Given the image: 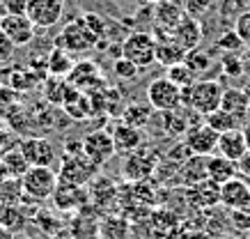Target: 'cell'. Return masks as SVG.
I'll return each instance as SVG.
<instances>
[{"label":"cell","mask_w":250,"mask_h":239,"mask_svg":"<svg viewBox=\"0 0 250 239\" xmlns=\"http://www.w3.org/2000/svg\"><path fill=\"white\" fill-rule=\"evenodd\" d=\"M167 74L166 76L170 78V81H172L174 85H179V87H182V90H186V87H190V85L195 83V71L190 69L188 65H186V62H179V65H172V67H167Z\"/></svg>","instance_id":"36"},{"label":"cell","mask_w":250,"mask_h":239,"mask_svg":"<svg viewBox=\"0 0 250 239\" xmlns=\"http://www.w3.org/2000/svg\"><path fill=\"white\" fill-rule=\"evenodd\" d=\"M190 198L197 205H216V202H220V186L216 182H211V179H205L200 184H193Z\"/></svg>","instance_id":"30"},{"label":"cell","mask_w":250,"mask_h":239,"mask_svg":"<svg viewBox=\"0 0 250 239\" xmlns=\"http://www.w3.org/2000/svg\"><path fill=\"white\" fill-rule=\"evenodd\" d=\"M25 200V191L21 186V179H7L0 186V205H21Z\"/></svg>","instance_id":"37"},{"label":"cell","mask_w":250,"mask_h":239,"mask_svg":"<svg viewBox=\"0 0 250 239\" xmlns=\"http://www.w3.org/2000/svg\"><path fill=\"white\" fill-rule=\"evenodd\" d=\"M7 179H12V177H9V173H7V168H5V163L0 161V186L5 184V182H7Z\"/></svg>","instance_id":"49"},{"label":"cell","mask_w":250,"mask_h":239,"mask_svg":"<svg viewBox=\"0 0 250 239\" xmlns=\"http://www.w3.org/2000/svg\"><path fill=\"white\" fill-rule=\"evenodd\" d=\"M0 239H14V232L7 230V228H2L0 225Z\"/></svg>","instance_id":"51"},{"label":"cell","mask_w":250,"mask_h":239,"mask_svg":"<svg viewBox=\"0 0 250 239\" xmlns=\"http://www.w3.org/2000/svg\"><path fill=\"white\" fill-rule=\"evenodd\" d=\"M64 113H67L71 120H85V117H90L92 115V99H90V94H85L81 92L76 97V99H71L69 104H64Z\"/></svg>","instance_id":"35"},{"label":"cell","mask_w":250,"mask_h":239,"mask_svg":"<svg viewBox=\"0 0 250 239\" xmlns=\"http://www.w3.org/2000/svg\"><path fill=\"white\" fill-rule=\"evenodd\" d=\"M223 87L216 81H195V83L184 90V108L195 110L202 117L218 110L223 101Z\"/></svg>","instance_id":"1"},{"label":"cell","mask_w":250,"mask_h":239,"mask_svg":"<svg viewBox=\"0 0 250 239\" xmlns=\"http://www.w3.org/2000/svg\"><path fill=\"white\" fill-rule=\"evenodd\" d=\"M0 30L5 32L12 44L16 48L19 46H28L32 39H35V23L25 14H9V16H2L0 19Z\"/></svg>","instance_id":"14"},{"label":"cell","mask_w":250,"mask_h":239,"mask_svg":"<svg viewBox=\"0 0 250 239\" xmlns=\"http://www.w3.org/2000/svg\"><path fill=\"white\" fill-rule=\"evenodd\" d=\"M220 110L229 113L232 117H236L241 124L248 122L250 117V104L248 97L243 94V90H236V87H228L223 92V101H220Z\"/></svg>","instance_id":"20"},{"label":"cell","mask_w":250,"mask_h":239,"mask_svg":"<svg viewBox=\"0 0 250 239\" xmlns=\"http://www.w3.org/2000/svg\"><path fill=\"white\" fill-rule=\"evenodd\" d=\"M159 168V154L149 147H140L124 161V177L126 182H147Z\"/></svg>","instance_id":"8"},{"label":"cell","mask_w":250,"mask_h":239,"mask_svg":"<svg viewBox=\"0 0 250 239\" xmlns=\"http://www.w3.org/2000/svg\"><path fill=\"white\" fill-rule=\"evenodd\" d=\"M122 58L131 60L136 67L147 69L156 62V37L149 32H131L122 42Z\"/></svg>","instance_id":"5"},{"label":"cell","mask_w":250,"mask_h":239,"mask_svg":"<svg viewBox=\"0 0 250 239\" xmlns=\"http://www.w3.org/2000/svg\"><path fill=\"white\" fill-rule=\"evenodd\" d=\"M32 221H35V225H37L39 230L44 232L46 237H55V235H58V232H60L62 228H64L60 218H58V216H53L51 212H46V209L37 212Z\"/></svg>","instance_id":"38"},{"label":"cell","mask_w":250,"mask_h":239,"mask_svg":"<svg viewBox=\"0 0 250 239\" xmlns=\"http://www.w3.org/2000/svg\"><path fill=\"white\" fill-rule=\"evenodd\" d=\"M186 65H188L190 69L195 71V74H202V71H207L209 69V55H205V53H200V51H190V53H186Z\"/></svg>","instance_id":"42"},{"label":"cell","mask_w":250,"mask_h":239,"mask_svg":"<svg viewBox=\"0 0 250 239\" xmlns=\"http://www.w3.org/2000/svg\"><path fill=\"white\" fill-rule=\"evenodd\" d=\"M248 152V145H246V138H243L241 129H232V131L220 133L218 138V154H223L229 161H239L243 154Z\"/></svg>","instance_id":"21"},{"label":"cell","mask_w":250,"mask_h":239,"mask_svg":"<svg viewBox=\"0 0 250 239\" xmlns=\"http://www.w3.org/2000/svg\"><path fill=\"white\" fill-rule=\"evenodd\" d=\"M74 58L71 53H67L64 48H58L53 46V51L46 55V71H48V76H58V78H67L74 69Z\"/></svg>","instance_id":"24"},{"label":"cell","mask_w":250,"mask_h":239,"mask_svg":"<svg viewBox=\"0 0 250 239\" xmlns=\"http://www.w3.org/2000/svg\"><path fill=\"white\" fill-rule=\"evenodd\" d=\"M140 71H143L140 67H136L133 62L126 60V58H122V55L115 60V65H113V74L120 78V81H133V78L140 76Z\"/></svg>","instance_id":"39"},{"label":"cell","mask_w":250,"mask_h":239,"mask_svg":"<svg viewBox=\"0 0 250 239\" xmlns=\"http://www.w3.org/2000/svg\"><path fill=\"white\" fill-rule=\"evenodd\" d=\"M0 161L5 163V168H7V173H9V177L12 179H21L23 175L28 173V168H30V163H28V159H25V154L21 152V147L19 145L12 147Z\"/></svg>","instance_id":"29"},{"label":"cell","mask_w":250,"mask_h":239,"mask_svg":"<svg viewBox=\"0 0 250 239\" xmlns=\"http://www.w3.org/2000/svg\"><path fill=\"white\" fill-rule=\"evenodd\" d=\"M216 46H218L223 53H236V51H241L243 48V42L236 32H225V35H220L218 37Z\"/></svg>","instance_id":"40"},{"label":"cell","mask_w":250,"mask_h":239,"mask_svg":"<svg viewBox=\"0 0 250 239\" xmlns=\"http://www.w3.org/2000/svg\"><path fill=\"white\" fill-rule=\"evenodd\" d=\"M186 60V51L179 44H174L172 37H161L156 39V62H161L163 67H172Z\"/></svg>","instance_id":"25"},{"label":"cell","mask_w":250,"mask_h":239,"mask_svg":"<svg viewBox=\"0 0 250 239\" xmlns=\"http://www.w3.org/2000/svg\"><path fill=\"white\" fill-rule=\"evenodd\" d=\"M81 19H83V23L87 25L99 39H104V35H106V21H104L101 16L94 14V12H87V14H83Z\"/></svg>","instance_id":"45"},{"label":"cell","mask_w":250,"mask_h":239,"mask_svg":"<svg viewBox=\"0 0 250 239\" xmlns=\"http://www.w3.org/2000/svg\"><path fill=\"white\" fill-rule=\"evenodd\" d=\"M87 200H90L87 186H76V184L60 182L53 193V205H55V209H60V212H76V209H81L83 205H87Z\"/></svg>","instance_id":"16"},{"label":"cell","mask_w":250,"mask_h":239,"mask_svg":"<svg viewBox=\"0 0 250 239\" xmlns=\"http://www.w3.org/2000/svg\"><path fill=\"white\" fill-rule=\"evenodd\" d=\"M19 147H21V152L25 154L30 166L51 168L55 163V147L42 136H25V138L19 140Z\"/></svg>","instance_id":"13"},{"label":"cell","mask_w":250,"mask_h":239,"mask_svg":"<svg viewBox=\"0 0 250 239\" xmlns=\"http://www.w3.org/2000/svg\"><path fill=\"white\" fill-rule=\"evenodd\" d=\"M179 182L184 186L200 184L207 179V156H188L186 161L179 166Z\"/></svg>","instance_id":"22"},{"label":"cell","mask_w":250,"mask_h":239,"mask_svg":"<svg viewBox=\"0 0 250 239\" xmlns=\"http://www.w3.org/2000/svg\"><path fill=\"white\" fill-rule=\"evenodd\" d=\"M21 94L14 87H9L7 83H0V120L7 122V117L21 106Z\"/></svg>","instance_id":"33"},{"label":"cell","mask_w":250,"mask_h":239,"mask_svg":"<svg viewBox=\"0 0 250 239\" xmlns=\"http://www.w3.org/2000/svg\"><path fill=\"white\" fill-rule=\"evenodd\" d=\"M241 131H243V138H246V145H248V150H250V120L241 127Z\"/></svg>","instance_id":"50"},{"label":"cell","mask_w":250,"mask_h":239,"mask_svg":"<svg viewBox=\"0 0 250 239\" xmlns=\"http://www.w3.org/2000/svg\"><path fill=\"white\" fill-rule=\"evenodd\" d=\"M67 81L74 85L76 90H81V92H85V94H92V92H97V90H104V87H106L104 76H101V69H99L92 60L76 62L71 74L67 76Z\"/></svg>","instance_id":"11"},{"label":"cell","mask_w":250,"mask_h":239,"mask_svg":"<svg viewBox=\"0 0 250 239\" xmlns=\"http://www.w3.org/2000/svg\"><path fill=\"white\" fill-rule=\"evenodd\" d=\"M101 39L83 23V19H71L64 23V28L60 30V35L55 37V46L64 48L67 53H85L92 51L94 46H99Z\"/></svg>","instance_id":"2"},{"label":"cell","mask_w":250,"mask_h":239,"mask_svg":"<svg viewBox=\"0 0 250 239\" xmlns=\"http://www.w3.org/2000/svg\"><path fill=\"white\" fill-rule=\"evenodd\" d=\"M184 16H186V7L179 0H163L154 5V37H170L172 30L179 25Z\"/></svg>","instance_id":"9"},{"label":"cell","mask_w":250,"mask_h":239,"mask_svg":"<svg viewBox=\"0 0 250 239\" xmlns=\"http://www.w3.org/2000/svg\"><path fill=\"white\" fill-rule=\"evenodd\" d=\"M234 32L241 37L243 44H250V12H243V14L236 19Z\"/></svg>","instance_id":"47"},{"label":"cell","mask_w":250,"mask_h":239,"mask_svg":"<svg viewBox=\"0 0 250 239\" xmlns=\"http://www.w3.org/2000/svg\"><path fill=\"white\" fill-rule=\"evenodd\" d=\"M14 53H16V46L12 44V39L0 30V67H7L9 62L14 60Z\"/></svg>","instance_id":"44"},{"label":"cell","mask_w":250,"mask_h":239,"mask_svg":"<svg viewBox=\"0 0 250 239\" xmlns=\"http://www.w3.org/2000/svg\"><path fill=\"white\" fill-rule=\"evenodd\" d=\"M83 152L97 168L106 166L117 152H115V143L110 131L106 129H92L90 133L83 136Z\"/></svg>","instance_id":"7"},{"label":"cell","mask_w":250,"mask_h":239,"mask_svg":"<svg viewBox=\"0 0 250 239\" xmlns=\"http://www.w3.org/2000/svg\"><path fill=\"white\" fill-rule=\"evenodd\" d=\"M218 138L220 133L213 131L209 124H193L188 133L184 136V145L190 152V156H211L218 152Z\"/></svg>","instance_id":"10"},{"label":"cell","mask_w":250,"mask_h":239,"mask_svg":"<svg viewBox=\"0 0 250 239\" xmlns=\"http://www.w3.org/2000/svg\"><path fill=\"white\" fill-rule=\"evenodd\" d=\"M97 175H99V168L85 154H64L60 163V170H58L60 182L76 184V186H87Z\"/></svg>","instance_id":"6"},{"label":"cell","mask_w":250,"mask_h":239,"mask_svg":"<svg viewBox=\"0 0 250 239\" xmlns=\"http://www.w3.org/2000/svg\"><path fill=\"white\" fill-rule=\"evenodd\" d=\"M30 0H0V19L9 14H25Z\"/></svg>","instance_id":"43"},{"label":"cell","mask_w":250,"mask_h":239,"mask_svg":"<svg viewBox=\"0 0 250 239\" xmlns=\"http://www.w3.org/2000/svg\"><path fill=\"white\" fill-rule=\"evenodd\" d=\"M163 127H166L167 136H174V138H184L190 129V124L186 120V115L182 113V108L172 110V113H163Z\"/></svg>","instance_id":"31"},{"label":"cell","mask_w":250,"mask_h":239,"mask_svg":"<svg viewBox=\"0 0 250 239\" xmlns=\"http://www.w3.org/2000/svg\"><path fill=\"white\" fill-rule=\"evenodd\" d=\"M205 122L211 127L213 131L218 133H225V131H232V129H241L243 124L236 120V117H232L229 113H225V110H213V113H209V115L205 117Z\"/></svg>","instance_id":"34"},{"label":"cell","mask_w":250,"mask_h":239,"mask_svg":"<svg viewBox=\"0 0 250 239\" xmlns=\"http://www.w3.org/2000/svg\"><path fill=\"white\" fill-rule=\"evenodd\" d=\"M147 101L154 110L163 113H172L184 108V90L179 85H174L167 76L154 78L152 83L147 85Z\"/></svg>","instance_id":"4"},{"label":"cell","mask_w":250,"mask_h":239,"mask_svg":"<svg viewBox=\"0 0 250 239\" xmlns=\"http://www.w3.org/2000/svg\"><path fill=\"white\" fill-rule=\"evenodd\" d=\"M152 117H154V108L145 106V104H129L122 110V122L133 127V129H145L147 124L152 122Z\"/></svg>","instance_id":"26"},{"label":"cell","mask_w":250,"mask_h":239,"mask_svg":"<svg viewBox=\"0 0 250 239\" xmlns=\"http://www.w3.org/2000/svg\"><path fill=\"white\" fill-rule=\"evenodd\" d=\"M0 225L16 235V232L25 230L28 216H25V212L19 205H0Z\"/></svg>","instance_id":"27"},{"label":"cell","mask_w":250,"mask_h":239,"mask_svg":"<svg viewBox=\"0 0 250 239\" xmlns=\"http://www.w3.org/2000/svg\"><path fill=\"white\" fill-rule=\"evenodd\" d=\"M42 83V74L39 71H32V69H23V67H14L12 69V76H9V87H14L16 92L21 94L25 90H32Z\"/></svg>","instance_id":"28"},{"label":"cell","mask_w":250,"mask_h":239,"mask_svg":"<svg viewBox=\"0 0 250 239\" xmlns=\"http://www.w3.org/2000/svg\"><path fill=\"white\" fill-rule=\"evenodd\" d=\"M110 136H113V143H115V152H120V154L129 156V154H133L136 150L143 147V131H140V129H133L129 124H124L122 120L113 127Z\"/></svg>","instance_id":"17"},{"label":"cell","mask_w":250,"mask_h":239,"mask_svg":"<svg viewBox=\"0 0 250 239\" xmlns=\"http://www.w3.org/2000/svg\"><path fill=\"white\" fill-rule=\"evenodd\" d=\"M184 7H186V14L193 16V19H197V16H202L205 12H209L211 0H186Z\"/></svg>","instance_id":"46"},{"label":"cell","mask_w":250,"mask_h":239,"mask_svg":"<svg viewBox=\"0 0 250 239\" xmlns=\"http://www.w3.org/2000/svg\"><path fill=\"white\" fill-rule=\"evenodd\" d=\"M170 37H172L174 44H179L186 53H190V51H195V48L200 46V39H202V28H200V23H197V19H193V16L186 14L182 21H179V25L172 30V35H170Z\"/></svg>","instance_id":"18"},{"label":"cell","mask_w":250,"mask_h":239,"mask_svg":"<svg viewBox=\"0 0 250 239\" xmlns=\"http://www.w3.org/2000/svg\"><path fill=\"white\" fill-rule=\"evenodd\" d=\"M62 14H64V0H30L25 12L35 28H51L60 23Z\"/></svg>","instance_id":"12"},{"label":"cell","mask_w":250,"mask_h":239,"mask_svg":"<svg viewBox=\"0 0 250 239\" xmlns=\"http://www.w3.org/2000/svg\"><path fill=\"white\" fill-rule=\"evenodd\" d=\"M220 65H223V71H225L228 76H241L243 74V62L236 53H225L223 60H220Z\"/></svg>","instance_id":"41"},{"label":"cell","mask_w":250,"mask_h":239,"mask_svg":"<svg viewBox=\"0 0 250 239\" xmlns=\"http://www.w3.org/2000/svg\"><path fill=\"white\" fill-rule=\"evenodd\" d=\"M234 177H239V168H236L234 161L225 159L223 154L207 156V179H211L218 186H223Z\"/></svg>","instance_id":"19"},{"label":"cell","mask_w":250,"mask_h":239,"mask_svg":"<svg viewBox=\"0 0 250 239\" xmlns=\"http://www.w3.org/2000/svg\"><path fill=\"white\" fill-rule=\"evenodd\" d=\"M87 193H90V200L97 205V207H101V205H110V202L117 200V196H120V191H117V186L110 182L108 177H94L87 184Z\"/></svg>","instance_id":"23"},{"label":"cell","mask_w":250,"mask_h":239,"mask_svg":"<svg viewBox=\"0 0 250 239\" xmlns=\"http://www.w3.org/2000/svg\"><path fill=\"white\" fill-rule=\"evenodd\" d=\"M60 184V177L53 168H44V166H30L28 173L21 177V186L25 191V198L44 202L53 198L55 189Z\"/></svg>","instance_id":"3"},{"label":"cell","mask_w":250,"mask_h":239,"mask_svg":"<svg viewBox=\"0 0 250 239\" xmlns=\"http://www.w3.org/2000/svg\"><path fill=\"white\" fill-rule=\"evenodd\" d=\"M147 2H154V5H156V2H163V0H147Z\"/></svg>","instance_id":"52"},{"label":"cell","mask_w":250,"mask_h":239,"mask_svg":"<svg viewBox=\"0 0 250 239\" xmlns=\"http://www.w3.org/2000/svg\"><path fill=\"white\" fill-rule=\"evenodd\" d=\"M220 205L229 212H248L250 209V182L243 177L229 179L220 186Z\"/></svg>","instance_id":"15"},{"label":"cell","mask_w":250,"mask_h":239,"mask_svg":"<svg viewBox=\"0 0 250 239\" xmlns=\"http://www.w3.org/2000/svg\"><path fill=\"white\" fill-rule=\"evenodd\" d=\"M126 232H129V221L117 218V216H108L106 221L99 223L101 239H126Z\"/></svg>","instance_id":"32"},{"label":"cell","mask_w":250,"mask_h":239,"mask_svg":"<svg viewBox=\"0 0 250 239\" xmlns=\"http://www.w3.org/2000/svg\"><path fill=\"white\" fill-rule=\"evenodd\" d=\"M236 168H239V177H243V179H248L250 182V150L239 159V161H236Z\"/></svg>","instance_id":"48"}]
</instances>
